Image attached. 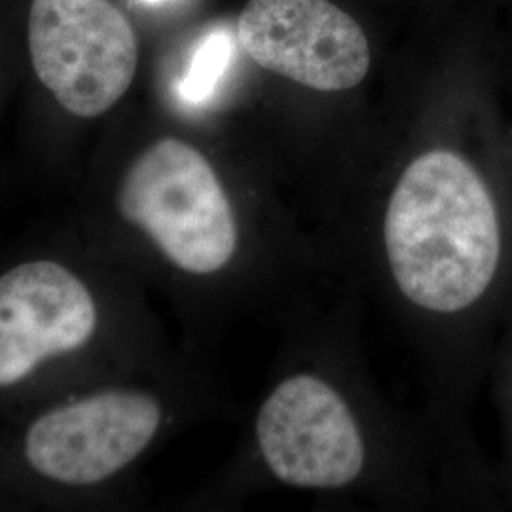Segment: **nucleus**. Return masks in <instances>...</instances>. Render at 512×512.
I'll use <instances>...</instances> for the list:
<instances>
[{"instance_id": "obj_9", "label": "nucleus", "mask_w": 512, "mask_h": 512, "mask_svg": "<svg viewBox=\"0 0 512 512\" xmlns=\"http://www.w3.org/2000/svg\"><path fill=\"white\" fill-rule=\"evenodd\" d=\"M148 4H158V2H165V0H145Z\"/></svg>"}, {"instance_id": "obj_6", "label": "nucleus", "mask_w": 512, "mask_h": 512, "mask_svg": "<svg viewBox=\"0 0 512 512\" xmlns=\"http://www.w3.org/2000/svg\"><path fill=\"white\" fill-rule=\"evenodd\" d=\"M256 437L270 471L298 488H342L365 465V446L348 404L308 374L285 380L266 399Z\"/></svg>"}, {"instance_id": "obj_3", "label": "nucleus", "mask_w": 512, "mask_h": 512, "mask_svg": "<svg viewBox=\"0 0 512 512\" xmlns=\"http://www.w3.org/2000/svg\"><path fill=\"white\" fill-rule=\"evenodd\" d=\"M27 38L38 80L78 118L109 112L133 84L139 42L110 0H33Z\"/></svg>"}, {"instance_id": "obj_4", "label": "nucleus", "mask_w": 512, "mask_h": 512, "mask_svg": "<svg viewBox=\"0 0 512 512\" xmlns=\"http://www.w3.org/2000/svg\"><path fill=\"white\" fill-rule=\"evenodd\" d=\"M162 408L133 389L65 404L33 421L25 437L31 469L65 486H92L139 458L158 433Z\"/></svg>"}, {"instance_id": "obj_2", "label": "nucleus", "mask_w": 512, "mask_h": 512, "mask_svg": "<svg viewBox=\"0 0 512 512\" xmlns=\"http://www.w3.org/2000/svg\"><path fill=\"white\" fill-rule=\"evenodd\" d=\"M118 211L188 274L219 272L238 247L236 217L215 169L200 150L173 137L129 165Z\"/></svg>"}, {"instance_id": "obj_5", "label": "nucleus", "mask_w": 512, "mask_h": 512, "mask_svg": "<svg viewBox=\"0 0 512 512\" xmlns=\"http://www.w3.org/2000/svg\"><path fill=\"white\" fill-rule=\"evenodd\" d=\"M238 38L256 65L319 92L351 90L370 69L361 25L330 0H249Z\"/></svg>"}, {"instance_id": "obj_8", "label": "nucleus", "mask_w": 512, "mask_h": 512, "mask_svg": "<svg viewBox=\"0 0 512 512\" xmlns=\"http://www.w3.org/2000/svg\"><path fill=\"white\" fill-rule=\"evenodd\" d=\"M234 55V40L228 29L209 31L198 44L192 61L179 84V93L186 103L198 105L217 90Z\"/></svg>"}, {"instance_id": "obj_7", "label": "nucleus", "mask_w": 512, "mask_h": 512, "mask_svg": "<svg viewBox=\"0 0 512 512\" xmlns=\"http://www.w3.org/2000/svg\"><path fill=\"white\" fill-rule=\"evenodd\" d=\"M95 329V300L69 268L33 260L8 270L0 275V387L86 346Z\"/></svg>"}, {"instance_id": "obj_1", "label": "nucleus", "mask_w": 512, "mask_h": 512, "mask_svg": "<svg viewBox=\"0 0 512 512\" xmlns=\"http://www.w3.org/2000/svg\"><path fill=\"white\" fill-rule=\"evenodd\" d=\"M384 238L401 293L437 313L475 304L501 253L494 200L450 150L427 152L406 167L387 205Z\"/></svg>"}]
</instances>
